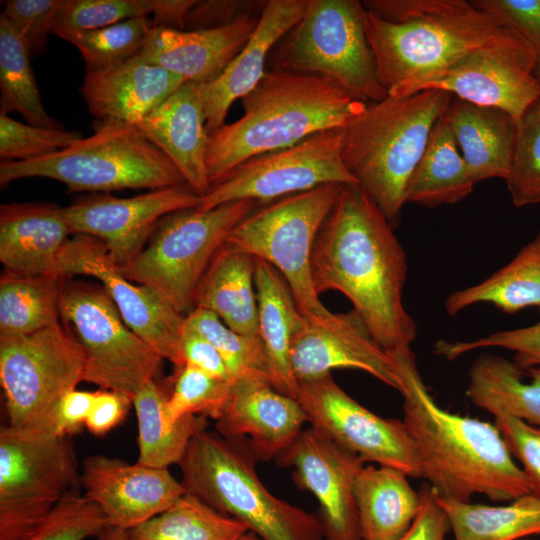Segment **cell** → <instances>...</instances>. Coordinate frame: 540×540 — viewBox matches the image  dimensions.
I'll use <instances>...</instances> for the list:
<instances>
[{"instance_id":"cell-5","label":"cell","mask_w":540,"mask_h":540,"mask_svg":"<svg viewBox=\"0 0 540 540\" xmlns=\"http://www.w3.org/2000/svg\"><path fill=\"white\" fill-rule=\"evenodd\" d=\"M453 97L441 90L387 96L343 127V162L393 227L400 222L409 179Z\"/></svg>"},{"instance_id":"cell-10","label":"cell","mask_w":540,"mask_h":540,"mask_svg":"<svg viewBox=\"0 0 540 540\" xmlns=\"http://www.w3.org/2000/svg\"><path fill=\"white\" fill-rule=\"evenodd\" d=\"M343 185H321L257 207L225 241L277 269L302 315L329 311L314 288L311 259L318 233Z\"/></svg>"},{"instance_id":"cell-27","label":"cell","mask_w":540,"mask_h":540,"mask_svg":"<svg viewBox=\"0 0 540 540\" xmlns=\"http://www.w3.org/2000/svg\"><path fill=\"white\" fill-rule=\"evenodd\" d=\"M70 235L63 207L46 202L0 206V261L5 271L23 276L51 274Z\"/></svg>"},{"instance_id":"cell-33","label":"cell","mask_w":540,"mask_h":540,"mask_svg":"<svg viewBox=\"0 0 540 540\" xmlns=\"http://www.w3.org/2000/svg\"><path fill=\"white\" fill-rule=\"evenodd\" d=\"M477 304H491L514 314L529 307L540 310V230L506 265L483 281L451 293L445 311L456 316Z\"/></svg>"},{"instance_id":"cell-2","label":"cell","mask_w":540,"mask_h":540,"mask_svg":"<svg viewBox=\"0 0 540 540\" xmlns=\"http://www.w3.org/2000/svg\"><path fill=\"white\" fill-rule=\"evenodd\" d=\"M402 381L403 422L437 496L468 502L483 494L509 502L531 493L495 424L450 413L429 393L411 347L388 351Z\"/></svg>"},{"instance_id":"cell-14","label":"cell","mask_w":540,"mask_h":540,"mask_svg":"<svg viewBox=\"0 0 540 540\" xmlns=\"http://www.w3.org/2000/svg\"><path fill=\"white\" fill-rule=\"evenodd\" d=\"M342 141L343 128L327 129L251 157L213 184L197 208L243 199L262 204L325 184H357L343 162Z\"/></svg>"},{"instance_id":"cell-39","label":"cell","mask_w":540,"mask_h":540,"mask_svg":"<svg viewBox=\"0 0 540 540\" xmlns=\"http://www.w3.org/2000/svg\"><path fill=\"white\" fill-rule=\"evenodd\" d=\"M196 0H63L53 34L60 30H91L125 20L155 16L153 26L185 29Z\"/></svg>"},{"instance_id":"cell-15","label":"cell","mask_w":540,"mask_h":540,"mask_svg":"<svg viewBox=\"0 0 540 540\" xmlns=\"http://www.w3.org/2000/svg\"><path fill=\"white\" fill-rule=\"evenodd\" d=\"M296 400L312 427L364 463L423 479L420 456L404 422L371 412L349 396L331 374L300 382Z\"/></svg>"},{"instance_id":"cell-43","label":"cell","mask_w":540,"mask_h":540,"mask_svg":"<svg viewBox=\"0 0 540 540\" xmlns=\"http://www.w3.org/2000/svg\"><path fill=\"white\" fill-rule=\"evenodd\" d=\"M505 182L514 206L540 204V99L517 119L512 160Z\"/></svg>"},{"instance_id":"cell-16","label":"cell","mask_w":540,"mask_h":540,"mask_svg":"<svg viewBox=\"0 0 540 540\" xmlns=\"http://www.w3.org/2000/svg\"><path fill=\"white\" fill-rule=\"evenodd\" d=\"M52 275L96 278L129 328L175 369L183 366L180 340L185 316L177 313L149 288L134 284L120 272L104 243L82 234L70 237L60 251Z\"/></svg>"},{"instance_id":"cell-21","label":"cell","mask_w":540,"mask_h":540,"mask_svg":"<svg viewBox=\"0 0 540 540\" xmlns=\"http://www.w3.org/2000/svg\"><path fill=\"white\" fill-rule=\"evenodd\" d=\"M80 485L74 449L66 437L10 425L0 429V500L60 499Z\"/></svg>"},{"instance_id":"cell-40","label":"cell","mask_w":540,"mask_h":540,"mask_svg":"<svg viewBox=\"0 0 540 540\" xmlns=\"http://www.w3.org/2000/svg\"><path fill=\"white\" fill-rule=\"evenodd\" d=\"M30 52L11 23L0 15L1 112L16 111L29 124L64 129L45 110L30 62Z\"/></svg>"},{"instance_id":"cell-44","label":"cell","mask_w":540,"mask_h":540,"mask_svg":"<svg viewBox=\"0 0 540 540\" xmlns=\"http://www.w3.org/2000/svg\"><path fill=\"white\" fill-rule=\"evenodd\" d=\"M232 382L223 381L189 366L176 369L174 387L167 401V416L176 424L186 416L218 420L229 400Z\"/></svg>"},{"instance_id":"cell-4","label":"cell","mask_w":540,"mask_h":540,"mask_svg":"<svg viewBox=\"0 0 540 540\" xmlns=\"http://www.w3.org/2000/svg\"><path fill=\"white\" fill-rule=\"evenodd\" d=\"M364 23L387 93L448 65L499 27L465 0H368Z\"/></svg>"},{"instance_id":"cell-32","label":"cell","mask_w":540,"mask_h":540,"mask_svg":"<svg viewBox=\"0 0 540 540\" xmlns=\"http://www.w3.org/2000/svg\"><path fill=\"white\" fill-rule=\"evenodd\" d=\"M466 396L478 408L540 428V366L525 372L500 355L481 353L468 373Z\"/></svg>"},{"instance_id":"cell-1","label":"cell","mask_w":540,"mask_h":540,"mask_svg":"<svg viewBox=\"0 0 540 540\" xmlns=\"http://www.w3.org/2000/svg\"><path fill=\"white\" fill-rule=\"evenodd\" d=\"M311 271L318 295L344 294L383 349L411 347L417 325L403 304L406 253L392 224L358 184L342 186L318 233Z\"/></svg>"},{"instance_id":"cell-36","label":"cell","mask_w":540,"mask_h":540,"mask_svg":"<svg viewBox=\"0 0 540 540\" xmlns=\"http://www.w3.org/2000/svg\"><path fill=\"white\" fill-rule=\"evenodd\" d=\"M167 394L156 382L146 383L132 398L138 427V461L156 468L178 464L192 437L206 428V418L186 416L176 424L167 416Z\"/></svg>"},{"instance_id":"cell-53","label":"cell","mask_w":540,"mask_h":540,"mask_svg":"<svg viewBox=\"0 0 540 540\" xmlns=\"http://www.w3.org/2000/svg\"><path fill=\"white\" fill-rule=\"evenodd\" d=\"M267 1H197L188 12L185 27L189 30L214 28L228 24L252 9L265 7Z\"/></svg>"},{"instance_id":"cell-28","label":"cell","mask_w":540,"mask_h":540,"mask_svg":"<svg viewBox=\"0 0 540 540\" xmlns=\"http://www.w3.org/2000/svg\"><path fill=\"white\" fill-rule=\"evenodd\" d=\"M444 118L474 182L506 179L517 120L509 113L453 97Z\"/></svg>"},{"instance_id":"cell-26","label":"cell","mask_w":540,"mask_h":540,"mask_svg":"<svg viewBox=\"0 0 540 540\" xmlns=\"http://www.w3.org/2000/svg\"><path fill=\"white\" fill-rule=\"evenodd\" d=\"M136 127L172 161L199 197L209 193L206 153L210 135L205 126L200 84L183 83Z\"/></svg>"},{"instance_id":"cell-37","label":"cell","mask_w":540,"mask_h":540,"mask_svg":"<svg viewBox=\"0 0 540 540\" xmlns=\"http://www.w3.org/2000/svg\"><path fill=\"white\" fill-rule=\"evenodd\" d=\"M63 278L23 276L8 271L0 279V336L28 335L60 323Z\"/></svg>"},{"instance_id":"cell-6","label":"cell","mask_w":540,"mask_h":540,"mask_svg":"<svg viewBox=\"0 0 540 540\" xmlns=\"http://www.w3.org/2000/svg\"><path fill=\"white\" fill-rule=\"evenodd\" d=\"M257 461L245 440L204 428L178 465L186 492L242 522L260 540H325L320 517L272 494L256 472Z\"/></svg>"},{"instance_id":"cell-8","label":"cell","mask_w":540,"mask_h":540,"mask_svg":"<svg viewBox=\"0 0 540 540\" xmlns=\"http://www.w3.org/2000/svg\"><path fill=\"white\" fill-rule=\"evenodd\" d=\"M260 205L243 199L209 210L196 207L172 212L158 222L148 245L119 270L186 316L194 309L198 283L229 232Z\"/></svg>"},{"instance_id":"cell-18","label":"cell","mask_w":540,"mask_h":540,"mask_svg":"<svg viewBox=\"0 0 540 540\" xmlns=\"http://www.w3.org/2000/svg\"><path fill=\"white\" fill-rule=\"evenodd\" d=\"M291 364L298 383L347 368L366 372L399 393L402 391L393 359L353 309L303 315L291 344Z\"/></svg>"},{"instance_id":"cell-52","label":"cell","mask_w":540,"mask_h":540,"mask_svg":"<svg viewBox=\"0 0 540 540\" xmlns=\"http://www.w3.org/2000/svg\"><path fill=\"white\" fill-rule=\"evenodd\" d=\"M180 353L183 366L195 367L212 377L233 383L231 374L216 348L201 334L185 326V321Z\"/></svg>"},{"instance_id":"cell-25","label":"cell","mask_w":540,"mask_h":540,"mask_svg":"<svg viewBox=\"0 0 540 540\" xmlns=\"http://www.w3.org/2000/svg\"><path fill=\"white\" fill-rule=\"evenodd\" d=\"M308 0H269L257 27L238 55L214 80L200 84L205 126L209 135L225 124L235 100L253 90L265 75L269 53L301 20Z\"/></svg>"},{"instance_id":"cell-45","label":"cell","mask_w":540,"mask_h":540,"mask_svg":"<svg viewBox=\"0 0 540 540\" xmlns=\"http://www.w3.org/2000/svg\"><path fill=\"white\" fill-rule=\"evenodd\" d=\"M107 520L101 509L77 490L63 495L37 529L24 540H85Z\"/></svg>"},{"instance_id":"cell-23","label":"cell","mask_w":540,"mask_h":540,"mask_svg":"<svg viewBox=\"0 0 540 540\" xmlns=\"http://www.w3.org/2000/svg\"><path fill=\"white\" fill-rule=\"evenodd\" d=\"M259 18L246 14L222 26L194 30L152 26L138 54L186 81L208 83L243 49Z\"/></svg>"},{"instance_id":"cell-13","label":"cell","mask_w":540,"mask_h":540,"mask_svg":"<svg viewBox=\"0 0 540 540\" xmlns=\"http://www.w3.org/2000/svg\"><path fill=\"white\" fill-rule=\"evenodd\" d=\"M534 67L535 55L525 38L513 28L500 26L482 44L433 73L393 88L388 96L441 90L503 110L517 120L540 99Z\"/></svg>"},{"instance_id":"cell-34","label":"cell","mask_w":540,"mask_h":540,"mask_svg":"<svg viewBox=\"0 0 540 540\" xmlns=\"http://www.w3.org/2000/svg\"><path fill=\"white\" fill-rule=\"evenodd\" d=\"M475 184L443 115L409 179L406 203L429 208L458 203Z\"/></svg>"},{"instance_id":"cell-31","label":"cell","mask_w":540,"mask_h":540,"mask_svg":"<svg viewBox=\"0 0 540 540\" xmlns=\"http://www.w3.org/2000/svg\"><path fill=\"white\" fill-rule=\"evenodd\" d=\"M361 540H400L414 522L421 495L400 470L363 466L354 484Z\"/></svg>"},{"instance_id":"cell-29","label":"cell","mask_w":540,"mask_h":540,"mask_svg":"<svg viewBox=\"0 0 540 540\" xmlns=\"http://www.w3.org/2000/svg\"><path fill=\"white\" fill-rule=\"evenodd\" d=\"M258 333L263 343L271 385L297 398L299 383L291 364V344L303 315L282 275L272 265L255 258Z\"/></svg>"},{"instance_id":"cell-11","label":"cell","mask_w":540,"mask_h":540,"mask_svg":"<svg viewBox=\"0 0 540 540\" xmlns=\"http://www.w3.org/2000/svg\"><path fill=\"white\" fill-rule=\"evenodd\" d=\"M60 320L84 352L83 381L132 399L155 380L162 357L129 328L102 286L63 278Z\"/></svg>"},{"instance_id":"cell-48","label":"cell","mask_w":540,"mask_h":540,"mask_svg":"<svg viewBox=\"0 0 540 540\" xmlns=\"http://www.w3.org/2000/svg\"><path fill=\"white\" fill-rule=\"evenodd\" d=\"M63 0H7L1 13L13 26L31 55L46 52Z\"/></svg>"},{"instance_id":"cell-55","label":"cell","mask_w":540,"mask_h":540,"mask_svg":"<svg viewBox=\"0 0 540 540\" xmlns=\"http://www.w3.org/2000/svg\"><path fill=\"white\" fill-rule=\"evenodd\" d=\"M94 399L95 392L74 389L66 393L52 413L49 432L63 437L78 432L85 425Z\"/></svg>"},{"instance_id":"cell-56","label":"cell","mask_w":540,"mask_h":540,"mask_svg":"<svg viewBox=\"0 0 540 540\" xmlns=\"http://www.w3.org/2000/svg\"><path fill=\"white\" fill-rule=\"evenodd\" d=\"M131 405L132 399L127 395L100 389L95 392L85 426L92 434L104 435L125 419Z\"/></svg>"},{"instance_id":"cell-30","label":"cell","mask_w":540,"mask_h":540,"mask_svg":"<svg viewBox=\"0 0 540 540\" xmlns=\"http://www.w3.org/2000/svg\"><path fill=\"white\" fill-rule=\"evenodd\" d=\"M193 304L232 330L259 337L255 258L225 242L198 283Z\"/></svg>"},{"instance_id":"cell-20","label":"cell","mask_w":540,"mask_h":540,"mask_svg":"<svg viewBox=\"0 0 540 540\" xmlns=\"http://www.w3.org/2000/svg\"><path fill=\"white\" fill-rule=\"evenodd\" d=\"M80 485L107 524L125 531L165 511L186 493L168 468L131 464L102 454L84 459Z\"/></svg>"},{"instance_id":"cell-7","label":"cell","mask_w":540,"mask_h":540,"mask_svg":"<svg viewBox=\"0 0 540 540\" xmlns=\"http://www.w3.org/2000/svg\"><path fill=\"white\" fill-rule=\"evenodd\" d=\"M42 177L68 192L161 189L186 183L172 161L130 124L97 121L94 133L55 154L28 161H1L0 185Z\"/></svg>"},{"instance_id":"cell-22","label":"cell","mask_w":540,"mask_h":540,"mask_svg":"<svg viewBox=\"0 0 540 540\" xmlns=\"http://www.w3.org/2000/svg\"><path fill=\"white\" fill-rule=\"evenodd\" d=\"M217 421L218 433L245 440L257 460L278 459L302 432L308 417L298 400L268 381L232 383L229 400Z\"/></svg>"},{"instance_id":"cell-9","label":"cell","mask_w":540,"mask_h":540,"mask_svg":"<svg viewBox=\"0 0 540 540\" xmlns=\"http://www.w3.org/2000/svg\"><path fill=\"white\" fill-rule=\"evenodd\" d=\"M358 0H308L301 20L272 54L274 70L330 79L366 104L384 100Z\"/></svg>"},{"instance_id":"cell-35","label":"cell","mask_w":540,"mask_h":540,"mask_svg":"<svg viewBox=\"0 0 540 540\" xmlns=\"http://www.w3.org/2000/svg\"><path fill=\"white\" fill-rule=\"evenodd\" d=\"M453 540H523L540 536V497L529 493L503 505L439 497Z\"/></svg>"},{"instance_id":"cell-42","label":"cell","mask_w":540,"mask_h":540,"mask_svg":"<svg viewBox=\"0 0 540 540\" xmlns=\"http://www.w3.org/2000/svg\"><path fill=\"white\" fill-rule=\"evenodd\" d=\"M152 26L147 17H139L97 29L60 30L54 34L79 50L86 69H99L137 55Z\"/></svg>"},{"instance_id":"cell-17","label":"cell","mask_w":540,"mask_h":540,"mask_svg":"<svg viewBox=\"0 0 540 540\" xmlns=\"http://www.w3.org/2000/svg\"><path fill=\"white\" fill-rule=\"evenodd\" d=\"M201 199L184 183L128 198L93 195L63 207V214L73 235L99 239L111 259L123 266L143 250L163 217L196 208Z\"/></svg>"},{"instance_id":"cell-54","label":"cell","mask_w":540,"mask_h":540,"mask_svg":"<svg viewBox=\"0 0 540 540\" xmlns=\"http://www.w3.org/2000/svg\"><path fill=\"white\" fill-rule=\"evenodd\" d=\"M419 492L420 510L400 540H447L446 535L451 528L445 512L437 501L435 490L427 483Z\"/></svg>"},{"instance_id":"cell-38","label":"cell","mask_w":540,"mask_h":540,"mask_svg":"<svg viewBox=\"0 0 540 540\" xmlns=\"http://www.w3.org/2000/svg\"><path fill=\"white\" fill-rule=\"evenodd\" d=\"M246 532L242 522L188 492L165 511L127 531L130 540H237Z\"/></svg>"},{"instance_id":"cell-24","label":"cell","mask_w":540,"mask_h":540,"mask_svg":"<svg viewBox=\"0 0 540 540\" xmlns=\"http://www.w3.org/2000/svg\"><path fill=\"white\" fill-rule=\"evenodd\" d=\"M185 82L137 54L108 67L86 69L80 93L97 121L137 126Z\"/></svg>"},{"instance_id":"cell-19","label":"cell","mask_w":540,"mask_h":540,"mask_svg":"<svg viewBox=\"0 0 540 540\" xmlns=\"http://www.w3.org/2000/svg\"><path fill=\"white\" fill-rule=\"evenodd\" d=\"M276 461L293 469L296 485L314 495L325 540H361L354 498L364 462L310 426Z\"/></svg>"},{"instance_id":"cell-50","label":"cell","mask_w":540,"mask_h":540,"mask_svg":"<svg viewBox=\"0 0 540 540\" xmlns=\"http://www.w3.org/2000/svg\"><path fill=\"white\" fill-rule=\"evenodd\" d=\"M471 3L490 14L500 26L519 32L535 55L534 76L540 85V0H475Z\"/></svg>"},{"instance_id":"cell-3","label":"cell","mask_w":540,"mask_h":540,"mask_svg":"<svg viewBox=\"0 0 540 540\" xmlns=\"http://www.w3.org/2000/svg\"><path fill=\"white\" fill-rule=\"evenodd\" d=\"M241 102L243 115L209 136L211 186L251 157L343 128L367 106L328 78L274 69Z\"/></svg>"},{"instance_id":"cell-47","label":"cell","mask_w":540,"mask_h":540,"mask_svg":"<svg viewBox=\"0 0 540 540\" xmlns=\"http://www.w3.org/2000/svg\"><path fill=\"white\" fill-rule=\"evenodd\" d=\"M489 348L513 352V362L523 371L540 366V320L525 327L497 331L473 340H439L433 350L436 355L453 361L470 352Z\"/></svg>"},{"instance_id":"cell-46","label":"cell","mask_w":540,"mask_h":540,"mask_svg":"<svg viewBox=\"0 0 540 540\" xmlns=\"http://www.w3.org/2000/svg\"><path fill=\"white\" fill-rule=\"evenodd\" d=\"M78 131L50 129L16 121L7 113H0L1 161H28L55 154L76 141Z\"/></svg>"},{"instance_id":"cell-41","label":"cell","mask_w":540,"mask_h":540,"mask_svg":"<svg viewBox=\"0 0 540 540\" xmlns=\"http://www.w3.org/2000/svg\"><path fill=\"white\" fill-rule=\"evenodd\" d=\"M185 326L201 334L216 348L233 382L261 379L270 383L267 357L260 337L240 334L225 325L216 314L202 308H194L185 316Z\"/></svg>"},{"instance_id":"cell-12","label":"cell","mask_w":540,"mask_h":540,"mask_svg":"<svg viewBox=\"0 0 540 540\" xmlns=\"http://www.w3.org/2000/svg\"><path fill=\"white\" fill-rule=\"evenodd\" d=\"M84 352L62 322L22 336H0V384L9 424L49 431L60 399L83 381Z\"/></svg>"},{"instance_id":"cell-59","label":"cell","mask_w":540,"mask_h":540,"mask_svg":"<svg viewBox=\"0 0 540 540\" xmlns=\"http://www.w3.org/2000/svg\"><path fill=\"white\" fill-rule=\"evenodd\" d=\"M523 540H533V539H523Z\"/></svg>"},{"instance_id":"cell-49","label":"cell","mask_w":540,"mask_h":540,"mask_svg":"<svg viewBox=\"0 0 540 540\" xmlns=\"http://www.w3.org/2000/svg\"><path fill=\"white\" fill-rule=\"evenodd\" d=\"M494 418L509 452L521 464L531 493L540 497V428L503 413Z\"/></svg>"},{"instance_id":"cell-58","label":"cell","mask_w":540,"mask_h":540,"mask_svg":"<svg viewBox=\"0 0 540 540\" xmlns=\"http://www.w3.org/2000/svg\"><path fill=\"white\" fill-rule=\"evenodd\" d=\"M237 540H260L254 533L248 531Z\"/></svg>"},{"instance_id":"cell-51","label":"cell","mask_w":540,"mask_h":540,"mask_svg":"<svg viewBox=\"0 0 540 540\" xmlns=\"http://www.w3.org/2000/svg\"><path fill=\"white\" fill-rule=\"evenodd\" d=\"M59 500L45 496L0 500V540L26 539Z\"/></svg>"},{"instance_id":"cell-57","label":"cell","mask_w":540,"mask_h":540,"mask_svg":"<svg viewBox=\"0 0 540 540\" xmlns=\"http://www.w3.org/2000/svg\"><path fill=\"white\" fill-rule=\"evenodd\" d=\"M96 538L97 540H130L127 531L109 525L105 526Z\"/></svg>"}]
</instances>
